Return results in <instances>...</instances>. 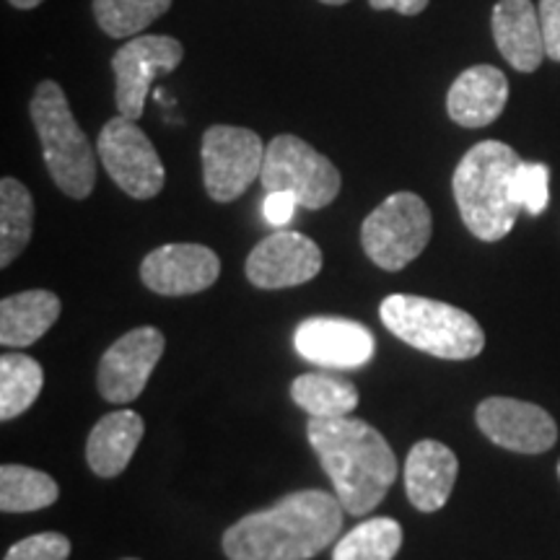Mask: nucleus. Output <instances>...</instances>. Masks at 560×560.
Masks as SVG:
<instances>
[{
  "mask_svg": "<svg viewBox=\"0 0 560 560\" xmlns=\"http://www.w3.org/2000/svg\"><path fill=\"white\" fill-rule=\"evenodd\" d=\"M342 503L327 490H296L223 532L229 560H310L338 540Z\"/></svg>",
  "mask_w": 560,
  "mask_h": 560,
  "instance_id": "1",
  "label": "nucleus"
},
{
  "mask_svg": "<svg viewBox=\"0 0 560 560\" xmlns=\"http://www.w3.org/2000/svg\"><path fill=\"white\" fill-rule=\"evenodd\" d=\"M306 436L335 495L350 516H366L397 480V457L374 425L359 418H312Z\"/></svg>",
  "mask_w": 560,
  "mask_h": 560,
  "instance_id": "2",
  "label": "nucleus"
},
{
  "mask_svg": "<svg viewBox=\"0 0 560 560\" xmlns=\"http://www.w3.org/2000/svg\"><path fill=\"white\" fill-rule=\"evenodd\" d=\"M520 153L501 140H482L462 156L454 170L452 190L462 223L480 242H499L514 229L522 213L514 198Z\"/></svg>",
  "mask_w": 560,
  "mask_h": 560,
  "instance_id": "3",
  "label": "nucleus"
},
{
  "mask_svg": "<svg viewBox=\"0 0 560 560\" xmlns=\"http://www.w3.org/2000/svg\"><path fill=\"white\" fill-rule=\"evenodd\" d=\"M384 327L408 346L446 361H470L486 348V332L470 312L446 301L392 293L380 306Z\"/></svg>",
  "mask_w": 560,
  "mask_h": 560,
  "instance_id": "4",
  "label": "nucleus"
},
{
  "mask_svg": "<svg viewBox=\"0 0 560 560\" xmlns=\"http://www.w3.org/2000/svg\"><path fill=\"white\" fill-rule=\"evenodd\" d=\"M30 115L52 182L68 198L86 200L96 185L94 145L75 122L66 91L58 81L39 83L30 102Z\"/></svg>",
  "mask_w": 560,
  "mask_h": 560,
  "instance_id": "5",
  "label": "nucleus"
},
{
  "mask_svg": "<svg viewBox=\"0 0 560 560\" xmlns=\"http://www.w3.org/2000/svg\"><path fill=\"white\" fill-rule=\"evenodd\" d=\"M431 210L416 192H395L366 215L361 244L369 260L382 270L408 268L431 242Z\"/></svg>",
  "mask_w": 560,
  "mask_h": 560,
  "instance_id": "6",
  "label": "nucleus"
},
{
  "mask_svg": "<svg viewBox=\"0 0 560 560\" xmlns=\"http://www.w3.org/2000/svg\"><path fill=\"white\" fill-rule=\"evenodd\" d=\"M268 192H291L299 208H327L340 192V172L325 153L301 140L299 136H276L265 149L260 174Z\"/></svg>",
  "mask_w": 560,
  "mask_h": 560,
  "instance_id": "7",
  "label": "nucleus"
},
{
  "mask_svg": "<svg viewBox=\"0 0 560 560\" xmlns=\"http://www.w3.org/2000/svg\"><path fill=\"white\" fill-rule=\"evenodd\" d=\"M265 149L260 136L236 125H213L206 130L200 145L202 182L215 202L242 198L249 185L262 174Z\"/></svg>",
  "mask_w": 560,
  "mask_h": 560,
  "instance_id": "8",
  "label": "nucleus"
},
{
  "mask_svg": "<svg viewBox=\"0 0 560 560\" xmlns=\"http://www.w3.org/2000/svg\"><path fill=\"white\" fill-rule=\"evenodd\" d=\"M104 170L125 195L136 200H151L164 190L166 172L151 138L130 117H112L96 140Z\"/></svg>",
  "mask_w": 560,
  "mask_h": 560,
  "instance_id": "9",
  "label": "nucleus"
},
{
  "mask_svg": "<svg viewBox=\"0 0 560 560\" xmlns=\"http://www.w3.org/2000/svg\"><path fill=\"white\" fill-rule=\"evenodd\" d=\"M182 58H185L182 42L166 34H138L125 42L120 50L112 55L117 112L130 120H140L151 83L177 70Z\"/></svg>",
  "mask_w": 560,
  "mask_h": 560,
  "instance_id": "10",
  "label": "nucleus"
},
{
  "mask_svg": "<svg viewBox=\"0 0 560 560\" xmlns=\"http://www.w3.org/2000/svg\"><path fill=\"white\" fill-rule=\"evenodd\" d=\"M166 340L156 327H136L112 342L96 371V387L107 402L128 405L143 395L153 369L164 355Z\"/></svg>",
  "mask_w": 560,
  "mask_h": 560,
  "instance_id": "11",
  "label": "nucleus"
},
{
  "mask_svg": "<svg viewBox=\"0 0 560 560\" xmlns=\"http://www.w3.org/2000/svg\"><path fill=\"white\" fill-rule=\"evenodd\" d=\"M475 423L488 441L516 454H542L558 441V425L550 412L514 397L482 400L475 410Z\"/></svg>",
  "mask_w": 560,
  "mask_h": 560,
  "instance_id": "12",
  "label": "nucleus"
},
{
  "mask_svg": "<svg viewBox=\"0 0 560 560\" xmlns=\"http://www.w3.org/2000/svg\"><path fill=\"white\" fill-rule=\"evenodd\" d=\"M322 262L325 257L317 242L299 231L278 229L249 252L244 272L257 289L278 291L310 283L314 276H319Z\"/></svg>",
  "mask_w": 560,
  "mask_h": 560,
  "instance_id": "13",
  "label": "nucleus"
},
{
  "mask_svg": "<svg viewBox=\"0 0 560 560\" xmlns=\"http://www.w3.org/2000/svg\"><path fill=\"white\" fill-rule=\"evenodd\" d=\"M221 276V260L206 244H164L140 262V280L159 296H192Z\"/></svg>",
  "mask_w": 560,
  "mask_h": 560,
  "instance_id": "14",
  "label": "nucleus"
},
{
  "mask_svg": "<svg viewBox=\"0 0 560 560\" xmlns=\"http://www.w3.org/2000/svg\"><path fill=\"white\" fill-rule=\"evenodd\" d=\"M296 350L301 359L317 366L355 369L371 361L376 342L359 322L338 317H312L296 330Z\"/></svg>",
  "mask_w": 560,
  "mask_h": 560,
  "instance_id": "15",
  "label": "nucleus"
},
{
  "mask_svg": "<svg viewBox=\"0 0 560 560\" xmlns=\"http://www.w3.org/2000/svg\"><path fill=\"white\" fill-rule=\"evenodd\" d=\"M490 30L503 60L520 73H535L548 58L540 11L532 5V0H499L490 16Z\"/></svg>",
  "mask_w": 560,
  "mask_h": 560,
  "instance_id": "16",
  "label": "nucleus"
},
{
  "mask_svg": "<svg viewBox=\"0 0 560 560\" xmlns=\"http://www.w3.org/2000/svg\"><path fill=\"white\" fill-rule=\"evenodd\" d=\"M457 454L450 446L433 439L418 441L405 459V490L412 506L425 514L444 509L457 482Z\"/></svg>",
  "mask_w": 560,
  "mask_h": 560,
  "instance_id": "17",
  "label": "nucleus"
},
{
  "mask_svg": "<svg viewBox=\"0 0 560 560\" xmlns=\"http://www.w3.org/2000/svg\"><path fill=\"white\" fill-rule=\"evenodd\" d=\"M509 102V79L495 66L462 70L446 94V112L462 128H486L501 117Z\"/></svg>",
  "mask_w": 560,
  "mask_h": 560,
  "instance_id": "18",
  "label": "nucleus"
},
{
  "mask_svg": "<svg viewBox=\"0 0 560 560\" xmlns=\"http://www.w3.org/2000/svg\"><path fill=\"white\" fill-rule=\"evenodd\" d=\"M143 418L136 410H115L104 416L86 441V462L100 478H117L130 465L140 439H143Z\"/></svg>",
  "mask_w": 560,
  "mask_h": 560,
  "instance_id": "19",
  "label": "nucleus"
},
{
  "mask_svg": "<svg viewBox=\"0 0 560 560\" xmlns=\"http://www.w3.org/2000/svg\"><path fill=\"white\" fill-rule=\"evenodd\" d=\"M60 317V299L52 291H21L0 301V342L26 348L37 342Z\"/></svg>",
  "mask_w": 560,
  "mask_h": 560,
  "instance_id": "20",
  "label": "nucleus"
},
{
  "mask_svg": "<svg viewBox=\"0 0 560 560\" xmlns=\"http://www.w3.org/2000/svg\"><path fill=\"white\" fill-rule=\"evenodd\" d=\"M34 200L19 179L0 182V268H9L32 240Z\"/></svg>",
  "mask_w": 560,
  "mask_h": 560,
  "instance_id": "21",
  "label": "nucleus"
},
{
  "mask_svg": "<svg viewBox=\"0 0 560 560\" xmlns=\"http://www.w3.org/2000/svg\"><path fill=\"white\" fill-rule=\"evenodd\" d=\"M291 397L312 418H342L359 405L353 382L327 374H301L291 384Z\"/></svg>",
  "mask_w": 560,
  "mask_h": 560,
  "instance_id": "22",
  "label": "nucleus"
},
{
  "mask_svg": "<svg viewBox=\"0 0 560 560\" xmlns=\"http://www.w3.org/2000/svg\"><path fill=\"white\" fill-rule=\"evenodd\" d=\"M60 490L47 472L24 465L0 467V509L5 514H26L52 506Z\"/></svg>",
  "mask_w": 560,
  "mask_h": 560,
  "instance_id": "23",
  "label": "nucleus"
},
{
  "mask_svg": "<svg viewBox=\"0 0 560 560\" xmlns=\"http://www.w3.org/2000/svg\"><path fill=\"white\" fill-rule=\"evenodd\" d=\"M45 371L32 355L5 353L0 359V420H13L26 412L39 397Z\"/></svg>",
  "mask_w": 560,
  "mask_h": 560,
  "instance_id": "24",
  "label": "nucleus"
},
{
  "mask_svg": "<svg viewBox=\"0 0 560 560\" xmlns=\"http://www.w3.org/2000/svg\"><path fill=\"white\" fill-rule=\"evenodd\" d=\"M402 548V527L389 516H374L348 535L332 550V560H392Z\"/></svg>",
  "mask_w": 560,
  "mask_h": 560,
  "instance_id": "25",
  "label": "nucleus"
},
{
  "mask_svg": "<svg viewBox=\"0 0 560 560\" xmlns=\"http://www.w3.org/2000/svg\"><path fill=\"white\" fill-rule=\"evenodd\" d=\"M100 30L112 39L138 37L172 9V0H91Z\"/></svg>",
  "mask_w": 560,
  "mask_h": 560,
  "instance_id": "26",
  "label": "nucleus"
},
{
  "mask_svg": "<svg viewBox=\"0 0 560 560\" xmlns=\"http://www.w3.org/2000/svg\"><path fill=\"white\" fill-rule=\"evenodd\" d=\"M514 198L520 202L522 210L529 215H540L548 208L550 200V170L545 164H527L516 170L514 177Z\"/></svg>",
  "mask_w": 560,
  "mask_h": 560,
  "instance_id": "27",
  "label": "nucleus"
},
{
  "mask_svg": "<svg viewBox=\"0 0 560 560\" xmlns=\"http://www.w3.org/2000/svg\"><path fill=\"white\" fill-rule=\"evenodd\" d=\"M70 540L60 532H39V535L26 537L11 550L5 552L3 560H68Z\"/></svg>",
  "mask_w": 560,
  "mask_h": 560,
  "instance_id": "28",
  "label": "nucleus"
},
{
  "mask_svg": "<svg viewBox=\"0 0 560 560\" xmlns=\"http://www.w3.org/2000/svg\"><path fill=\"white\" fill-rule=\"evenodd\" d=\"M537 11H540L545 55L552 62H560V0H540Z\"/></svg>",
  "mask_w": 560,
  "mask_h": 560,
  "instance_id": "29",
  "label": "nucleus"
},
{
  "mask_svg": "<svg viewBox=\"0 0 560 560\" xmlns=\"http://www.w3.org/2000/svg\"><path fill=\"white\" fill-rule=\"evenodd\" d=\"M296 208H299V200L293 198L291 192H268V198L262 202V215L270 226L283 229L285 223L293 219Z\"/></svg>",
  "mask_w": 560,
  "mask_h": 560,
  "instance_id": "30",
  "label": "nucleus"
},
{
  "mask_svg": "<svg viewBox=\"0 0 560 560\" xmlns=\"http://www.w3.org/2000/svg\"><path fill=\"white\" fill-rule=\"evenodd\" d=\"M431 0H369L374 11H397L400 16H418L429 9Z\"/></svg>",
  "mask_w": 560,
  "mask_h": 560,
  "instance_id": "31",
  "label": "nucleus"
},
{
  "mask_svg": "<svg viewBox=\"0 0 560 560\" xmlns=\"http://www.w3.org/2000/svg\"><path fill=\"white\" fill-rule=\"evenodd\" d=\"M13 9H21V11H32L37 9V5L45 3V0H9Z\"/></svg>",
  "mask_w": 560,
  "mask_h": 560,
  "instance_id": "32",
  "label": "nucleus"
},
{
  "mask_svg": "<svg viewBox=\"0 0 560 560\" xmlns=\"http://www.w3.org/2000/svg\"><path fill=\"white\" fill-rule=\"evenodd\" d=\"M319 3H325V5H346V3H350V0H319Z\"/></svg>",
  "mask_w": 560,
  "mask_h": 560,
  "instance_id": "33",
  "label": "nucleus"
},
{
  "mask_svg": "<svg viewBox=\"0 0 560 560\" xmlns=\"http://www.w3.org/2000/svg\"><path fill=\"white\" fill-rule=\"evenodd\" d=\"M558 478H560V462H558Z\"/></svg>",
  "mask_w": 560,
  "mask_h": 560,
  "instance_id": "34",
  "label": "nucleus"
},
{
  "mask_svg": "<svg viewBox=\"0 0 560 560\" xmlns=\"http://www.w3.org/2000/svg\"><path fill=\"white\" fill-rule=\"evenodd\" d=\"M125 560H138V558H125Z\"/></svg>",
  "mask_w": 560,
  "mask_h": 560,
  "instance_id": "35",
  "label": "nucleus"
}]
</instances>
